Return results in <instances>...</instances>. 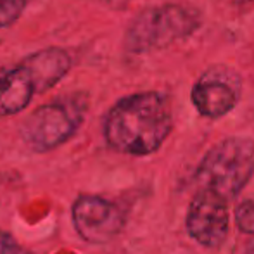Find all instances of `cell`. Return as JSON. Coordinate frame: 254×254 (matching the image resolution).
<instances>
[{
	"mask_svg": "<svg viewBox=\"0 0 254 254\" xmlns=\"http://www.w3.org/2000/svg\"><path fill=\"white\" fill-rule=\"evenodd\" d=\"M173 128L170 99L159 92H140L120 99L104 121V137L111 149L147 156L161 147Z\"/></svg>",
	"mask_w": 254,
	"mask_h": 254,
	"instance_id": "1",
	"label": "cell"
},
{
	"mask_svg": "<svg viewBox=\"0 0 254 254\" xmlns=\"http://www.w3.org/2000/svg\"><path fill=\"white\" fill-rule=\"evenodd\" d=\"M201 12L185 3H163L144 9L125 33V51L149 54L185 40L199 30Z\"/></svg>",
	"mask_w": 254,
	"mask_h": 254,
	"instance_id": "2",
	"label": "cell"
},
{
	"mask_svg": "<svg viewBox=\"0 0 254 254\" xmlns=\"http://www.w3.org/2000/svg\"><path fill=\"white\" fill-rule=\"evenodd\" d=\"M254 173V140L232 137L218 142L195 171L199 189L214 192L232 202Z\"/></svg>",
	"mask_w": 254,
	"mask_h": 254,
	"instance_id": "3",
	"label": "cell"
},
{
	"mask_svg": "<svg viewBox=\"0 0 254 254\" xmlns=\"http://www.w3.org/2000/svg\"><path fill=\"white\" fill-rule=\"evenodd\" d=\"M88 111V94H73L37 107L21 125V138L35 152H49L67 142L81 127Z\"/></svg>",
	"mask_w": 254,
	"mask_h": 254,
	"instance_id": "4",
	"label": "cell"
},
{
	"mask_svg": "<svg viewBox=\"0 0 254 254\" xmlns=\"http://www.w3.org/2000/svg\"><path fill=\"white\" fill-rule=\"evenodd\" d=\"M78 235L88 244H107L125 227V213L118 204L99 195H80L71 207Z\"/></svg>",
	"mask_w": 254,
	"mask_h": 254,
	"instance_id": "5",
	"label": "cell"
},
{
	"mask_svg": "<svg viewBox=\"0 0 254 254\" xmlns=\"http://www.w3.org/2000/svg\"><path fill=\"white\" fill-rule=\"evenodd\" d=\"M242 80L232 67L213 66L202 73L192 88V102L201 116L221 118L241 99Z\"/></svg>",
	"mask_w": 254,
	"mask_h": 254,
	"instance_id": "6",
	"label": "cell"
},
{
	"mask_svg": "<svg viewBox=\"0 0 254 254\" xmlns=\"http://www.w3.org/2000/svg\"><path fill=\"white\" fill-rule=\"evenodd\" d=\"M228 202L207 189H199L189 206L187 230L204 248L216 249L228 237Z\"/></svg>",
	"mask_w": 254,
	"mask_h": 254,
	"instance_id": "7",
	"label": "cell"
},
{
	"mask_svg": "<svg viewBox=\"0 0 254 254\" xmlns=\"http://www.w3.org/2000/svg\"><path fill=\"white\" fill-rule=\"evenodd\" d=\"M38 94L30 67L21 61L16 66L0 67V116L17 114Z\"/></svg>",
	"mask_w": 254,
	"mask_h": 254,
	"instance_id": "8",
	"label": "cell"
},
{
	"mask_svg": "<svg viewBox=\"0 0 254 254\" xmlns=\"http://www.w3.org/2000/svg\"><path fill=\"white\" fill-rule=\"evenodd\" d=\"M30 67L38 87V94H45L56 87L71 69V56L61 47H47L37 51L23 59Z\"/></svg>",
	"mask_w": 254,
	"mask_h": 254,
	"instance_id": "9",
	"label": "cell"
},
{
	"mask_svg": "<svg viewBox=\"0 0 254 254\" xmlns=\"http://www.w3.org/2000/svg\"><path fill=\"white\" fill-rule=\"evenodd\" d=\"M30 0H0V30L19 19Z\"/></svg>",
	"mask_w": 254,
	"mask_h": 254,
	"instance_id": "10",
	"label": "cell"
},
{
	"mask_svg": "<svg viewBox=\"0 0 254 254\" xmlns=\"http://www.w3.org/2000/svg\"><path fill=\"white\" fill-rule=\"evenodd\" d=\"M235 223L244 234H254V197L244 199L235 209Z\"/></svg>",
	"mask_w": 254,
	"mask_h": 254,
	"instance_id": "11",
	"label": "cell"
},
{
	"mask_svg": "<svg viewBox=\"0 0 254 254\" xmlns=\"http://www.w3.org/2000/svg\"><path fill=\"white\" fill-rule=\"evenodd\" d=\"M0 254H31L7 232L0 230Z\"/></svg>",
	"mask_w": 254,
	"mask_h": 254,
	"instance_id": "12",
	"label": "cell"
},
{
	"mask_svg": "<svg viewBox=\"0 0 254 254\" xmlns=\"http://www.w3.org/2000/svg\"><path fill=\"white\" fill-rule=\"evenodd\" d=\"M246 254H254V241L249 244V248H248V251H246Z\"/></svg>",
	"mask_w": 254,
	"mask_h": 254,
	"instance_id": "13",
	"label": "cell"
},
{
	"mask_svg": "<svg viewBox=\"0 0 254 254\" xmlns=\"http://www.w3.org/2000/svg\"><path fill=\"white\" fill-rule=\"evenodd\" d=\"M237 3H251V2H254V0H235Z\"/></svg>",
	"mask_w": 254,
	"mask_h": 254,
	"instance_id": "14",
	"label": "cell"
}]
</instances>
